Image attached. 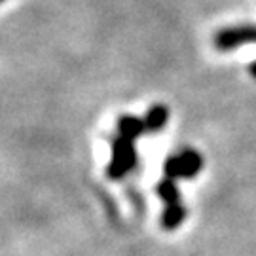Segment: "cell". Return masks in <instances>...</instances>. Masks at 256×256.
Listing matches in <instances>:
<instances>
[{
	"mask_svg": "<svg viewBox=\"0 0 256 256\" xmlns=\"http://www.w3.org/2000/svg\"><path fill=\"white\" fill-rule=\"evenodd\" d=\"M137 150L131 138L116 135L112 138V160L106 167V176L110 180H122L126 178L135 167H137Z\"/></svg>",
	"mask_w": 256,
	"mask_h": 256,
	"instance_id": "obj_1",
	"label": "cell"
},
{
	"mask_svg": "<svg viewBox=\"0 0 256 256\" xmlns=\"http://www.w3.org/2000/svg\"><path fill=\"white\" fill-rule=\"evenodd\" d=\"M203 164H205L203 156L198 150L186 146L165 160L164 173L167 178H173V180H176V178L188 180V178H194L198 173H202Z\"/></svg>",
	"mask_w": 256,
	"mask_h": 256,
	"instance_id": "obj_2",
	"label": "cell"
},
{
	"mask_svg": "<svg viewBox=\"0 0 256 256\" xmlns=\"http://www.w3.org/2000/svg\"><path fill=\"white\" fill-rule=\"evenodd\" d=\"M248 44H256V23L222 27L212 34V46L218 52H234Z\"/></svg>",
	"mask_w": 256,
	"mask_h": 256,
	"instance_id": "obj_3",
	"label": "cell"
},
{
	"mask_svg": "<svg viewBox=\"0 0 256 256\" xmlns=\"http://www.w3.org/2000/svg\"><path fill=\"white\" fill-rule=\"evenodd\" d=\"M146 133V126H144V118H138L133 114H122L118 118V135L126 138H135L142 137Z\"/></svg>",
	"mask_w": 256,
	"mask_h": 256,
	"instance_id": "obj_4",
	"label": "cell"
},
{
	"mask_svg": "<svg viewBox=\"0 0 256 256\" xmlns=\"http://www.w3.org/2000/svg\"><path fill=\"white\" fill-rule=\"evenodd\" d=\"M188 216V209L182 202L173 203V205H165V210L162 212V218H160V224L165 232H173L176 230L184 220Z\"/></svg>",
	"mask_w": 256,
	"mask_h": 256,
	"instance_id": "obj_5",
	"label": "cell"
},
{
	"mask_svg": "<svg viewBox=\"0 0 256 256\" xmlns=\"http://www.w3.org/2000/svg\"><path fill=\"white\" fill-rule=\"evenodd\" d=\"M169 116H171V110L167 108L162 102H156L150 108L146 110L144 114V126H146L148 133H158L167 126L169 122Z\"/></svg>",
	"mask_w": 256,
	"mask_h": 256,
	"instance_id": "obj_6",
	"label": "cell"
},
{
	"mask_svg": "<svg viewBox=\"0 0 256 256\" xmlns=\"http://www.w3.org/2000/svg\"><path fill=\"white\" fill-rule=\"evenodd\" d=\"M156 192H158V196L162 198V202H164L165 205H173V203L180 202V190H178V186L174 184L173 178H167V176H165L164 180H160L158 186H156Z\"/></svg>",
	"mask_w": 256,
	"mask_h": 256,
	"instance_id": "obj_7",
	"label": "cell"
},
{
	"mask_svg": "<svg viewBox=\"0 0 256 256\" xmlns=\"http://www.w3.org/2000/svg\"><path fill=\"white\" fill-rule=\"evenodd\" d=\"M248 72H250V76H252V78L256 80V61L250 64V66H248Z\"/></svg>",
	"mask_w": 256,
	"mask_h": 256,
	"instance_id": "obj_8",
	"label": "cell"
},
{
	"mask_svg": "<svg viewBox=\"0 0 256 256\" xmlns=\"http://www.w3.org/2000/svg\"><path fill=\"white\" fill-rule=\"evenodd\" d=\"M0 2H4V0H0Z\"/></svg>",
	"mask_w": 256,
	"mask_h": 256,
	"instance_id": "obj_9",
	"label": "cell"
}]
</instances>
